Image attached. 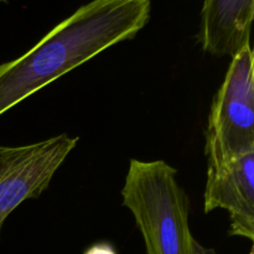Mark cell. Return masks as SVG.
Instances as JSON below:
<instances>
[{
    "label": "cell",
    "mask_w": 254,
    "mask_h": 254,
    "mask_svg": "<svg viewBox=\"0 0 254 254\" xmlns=\"http://www.w3.org/2000/svg\"><path fill=\"white\" fill-rule=\"evenodd\" d=\"M150 0H92L50 30L22 56L0 64V116L150 20Z\"/></svg>",
    "instance_id": "cell-1"
},
{
    "label": "cell",
    "mask_w": 254,
    "mask_h": 254,
    "mask_svg": "<svg viewBox=\"0 0 254 254\" xmlns=\"http://www.w3.org/2000/svg\"><path fill=\"white\" fill-rule=\"evenodd\" d=\"M164 160L131 159L122 189L123 206L134 216L148 254H210L189 225L190 200Z\"/></svg>",
    "instance_id": "cell-2"
},
{
    "label": "cell",
    "mask_w": 254,
    "mask_h": 254,
    "mask_svg": "<svg viewBox=\"0 0 254 254\" xmlns=\"http://www.w3.org/2000/svg\"><path fill=\"white\" fill-rule=\"evenodd\" d=\"M207 171L254 153V55L251 44L231 57L216 92L205 131Z\"/></svg>",
    "instance_id": "cell-3"
},
{
    "label": "cell",
    "mask_w": 254,
    "mask_h": 254,
    "mask_svg": "<svg viewBox=\"0 0 254 254\" xmlns=\"http://www.w3.org/2000/svg\"><path fill=\"white\" fill-rule=\"evenodd\" d=\"M77 143V136L64 133L27 145H0V230L24 201L40 197L47 190Z\"/></svg>",
    "instance_id": "cell-4"
},
{
    "label": "cell",
    "mask_w": 254,
    "mask_h": 254,
    "mask_svg": "<svg viewBox=\"0 0 254 254\" xmlns=\"http://www.w3.org/2000/svg\"><path fill=\"white\" fill-rule=\"evenodd\" d=\"M222 208L230 215V236L254 241V153L217 171H207L203 211Z\"/></svg>",
    "instance_id": "cell-5"
},
{
    "label": "cell",
    "mask_w": 254,
    "mask_h": 254,
    "mask_svg": "<svg viewBox=\"0 0 254 254\" xmlns=\"http://www.w3.org/2000/svg\"><path fill=\"white\" fill-rule=\"evenodd\" d=\"M254 0H203L196 36L205 54L222 57L251 44Z\"/></svg>",
    "instance_id": "cell-6"
},
{
    "label": "cell",
    "mask_w": 254,
    "mask_h": 254,
    "mask_svg": "<svg viewBox=\"0 0 254 254\" xmlns=\"http://www.w3.org/2000/svg\"><path fill=\"white\" fill-rule=\"evenodd\" d=\"M84 254H117L116 248L108 242H99L91 246Z\"/></svg>",
    "instance_id": "cell-7"
},
{
    "label": "cell",
    "mask_w": 254,
    "mask_h": 254,
    "mask_svg": "<svg viewBox=\"0 0 254 254\" xmlns=\"http://www.w3.org/2000/svg\"><path fill=\"white\" fill-rule=\"evenodd\" d=\"M9 1V0H0V2H1V4H4V2H7Z\"/></svg>",
    "instance_id": "cell-8"
},
{
    "label": "cell",
    "mask_w": 254,
    "mask_h": 254,
    "mask_svg": "<svg viewBox=\"0 0 254 254\" xmlns=\"http://www.w3.org/2000/svg\"><path fill=\"white\" fill-rule=\"evenodd\" d=\"M0 231H1V230H0Z\"/></svg>",
    "instance_id": "cell-9"
}]
</instances>
